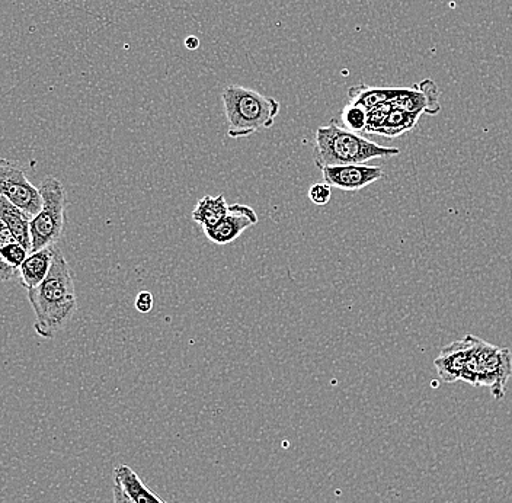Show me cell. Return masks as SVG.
I'll return each instance as SVG.
<instances>
[{
	"label": "cell",
	"instance_id": "1",
	"mask_svg": "<svg viewBox=\"0 0 512 503\" xmlns=\"http://www.w3.org/2000/svg\"><path fill=\"white\" fill-rule=\"evenodd\" d=\"M27 291L35 315L34 331L43 339H53L66 328L78 309L72 269L60 249L54 253L46 280Z\"/></svg>",
	"mask_w": 512,
	"mask_h": 503
},
{
	"label": "cell",
	"instance_id": "21",
	"mask_svg": "<svg viewBox=\"0 0 512 503\" xmlns=\"http://www.w3.org/2000/svg\"><path fill=\"white\" fill-rule=\"evenodd\" d=\"M153 304H155V300H153L152 293H149V291H142V293L137 294L136 301H134V307L142 315L152 312Z\"/></svg>",
	"mask_w": 512,
	"mask_h": 503
},
{
	"label": "cell",
	"instance_id": "15",
	"mask_svg": "<svg viewBox=\"0 0 512 503\" xmlns=\"http://www.w3.org/2000/svg\"><path fill=\"white\" fill-rule=\"evenodd\" d=\"M398 88H371L367 85L352 86L348 91L351 101L361 105L367 111L373 110L377 105L387 104L395 98Z\"/></svg>",
	"mask_w": 512,
	"mask_h": 503
},
{
	"label": "cell",
	"instance_id": "2",
	"mask_svg": "<svg viewBox=\"0 0 512 503\" xmlns=\"http://www.w3.org/2000/svg\"><path fill=\"white\" fill-rule=\"evenodd\" d=\"M399 155V149L371 142L360 134L338 126L335 120L329 126L316 130L313 156L319 169L326 166L364 165L368 160L389 159Z\"/></svg>",
	"mask_w": 512,
	"mask_h": 503
},
{
	"label": "cell",
	"instance_id": "24",
	"mask_svg": "<svg viewBox=\"0 0 512 503\" xmlns=\"http://www.w3.org/2000/svg\"><path fill=\"white\" fill-rule=\"evenodd\" d=\"M15 274L16 269L9 267L8 264H5V262L0 259V283L12 280V278L15 277Z\"/></svg>",
	"mask_w": 512,
	"mask_h": 503
},
{
	"label": "cell",
	"instance_id": "12",
	"mask_svg": "<svg viewBox=\"0 0 512 503\" xmlns=\"http://www.w3.org/2000/svg\"><path fill=\"white\" fill-rule=\"evenodd\" d=\"M0 220L11 230L16 242L21 243V245L31 253V217L28 216L27 213H24L21 208L12 204L11 201L0 197Z\"/></svg>",
	"mask_w": 512,
	"mask_h": 503
},
{
	"label": "cell",
	"instance_id": "20",
	"mask_svg": "<svg viewBox=\"0 0 512 503\" xmlns=\"http://www.w3.org/2000/svg\"><path fill=\"white\" fill-rule=\"evenodd\" d=\"M307 197L312 201L313 204L323 207L331 201L332 198V187L326 184V182H318V184L312 185L307 192Z\"/></svg>",
	"mask_w": 512,
	"mask_h": 503
},
{
	"label": "cell",
	"instance_id": "22",
	"mask_svg": "<svg viewBox=\"0 0 512 503\" xmlns=\"http://www.w3.org/2000/svg\"><path fill=\"white\" fill-rule=\"evenodd\" d=\"M14 242H16V239L14 235H12L11 230L0 220V251H2L5 246L11 245V243Z\"/></svg>",
	"mask_w": 512,
	"mask_h": 503
},
{
	"label": "cell",
	"instance_id": "14",
	"mask_svg": "<svg viewBox=\"0 0 512 503\" xmlns=\"http://www.w3.org/2000/svg\"><path fill=\"white\" fill-rule=\"evenodd\" d=\"M229 213V204L223 194L213 197V195H204L198 201L197 207L192 211V220L200 224L203 229H211L217 226Z\"/></svg>",
	"mask_w": 512,
	"mask_h": 503
},
{
	"label": "cell",
	"instance_id": "5",
	"mask_svg": "<svg viewBox=\"0 0 512 503\" xmlns=\"http://www.w3.org/2000/svg\"><path fill=\"white\" fill-rule=\"evenodd\" d=\"M43 207L30 223L31 252L54 246L62 237L66 191L62 182L54 176H47L40 185Z\"/></svg>",
	"mask_w": 512,
	"mask_h": 503
},
{
	"label": "cell",
	"instance_id": "19",
	"mask_svg": "<svg viewBox=\"0 0 512 503\" xmlns=\"http://www.w3.org/2000/svg\"><path fill=\"white\" fill-rule=\"evenodd\" d=\"M392 111V105L387 104L377 105L373 110L368 111L367 128L364 134H379L380 128L383 127L384 121L389 117Z\"/></svg>",
	"mask_w": 512,
	"mask_h": 503
},
{
	"label": "cell",
	"instance_id": "6",
	"mask_svg": "<svg viewBox=\"0 0 512 503\" xmlns=\"http://www.w3.org/2000/svg\"><path fill=\"white\" fill-rule=\"evenodd\" d=\"M0 197L21 208L31 219L43 207L40 188H35L24 169L8 159H0Z\"/></svg>",
	"mask_w": 512,
	"mask_h": 503
},
{
	"label": "cell",
	"instance_id": "8",
	"mask_svg": "<svg viewBox=\"0 0 512 503\" xmlns=\"http://www.w3.org/2000/svg\"><path fill=\"white\" fill-rule=\"evenodd\" d=\"M323 182L331 185L332 188L341 191L354 192L374 184L384 178L383 169L380 166L364 165H342L326 166L320 169Z\"/></svg>",
	"mask_w": 512,
	"mask_h": 503
},
{
	"label": "cell",
	"instance_id": "23",
	"mask_svg": "<svg viewBox=\"0 0 512 503\" xmlns=\"http://www.w3.org/2000/svg\"><path fill=\"white\" fill-rule=\"evenodd\" d=\"M112 490H114V503H134L128 498L127 493L124 492V489L117 482H114Z\"/></svg>",
	"mask_w": 512,
	"mask_h": 503
},
{
	"label": "cell",
	"instance_id": "13",
	"mask_svg": "<svg viewBox=\"0 0 512 503\" xmlns=\"http://www.w3.org/2000/svg\"><path fill=\"white\" fill-rule=\"evenodd\" d=\"M114 476L115 482L124 489L128 498L134 503H166L156 493L147 488L143 480L140 479L139 474L134 472L131 467L126 466V464L118 466L115 469Z\"/></svg>",
	"mask_w": 512,
	"mask_h": 503
},
{
	"label": "cell",
	"instance_id": "10",
	"mask_svg": "<svg viewBox=\"0 0 512 503\" xmlns=\"http://www.w3.org/2000/svg\"><path fill=\"white\" fill-rule=\"evenodd\" d=\"M475 335L469 333L460 341L451 342L446 348L441 349L440 355L435 358L434 365L438 377L444 383H456L462 381L464 367L469 358Z\"/></svg>",
	"mask_w": 512,
	"mask_h": 503
},
{
	"label": "cell",
	"instance_id": "4",
	"mask_svg": "<svg viewBox=\"0 0 512 503\" xmlns=\"http://www.w3.org/2000/svg\"><path fill=\"white\" fill-rule=\"evenodd\" d=\"M512 376L510 349L488 344L475 336L462 381L476 387H488L496 400L505 396V386Z\"/></svg>",
	"mask_w": 512,
	"mask_h": 503
},
{
	"label": "cell",
	"instance_id": "11",
	"mask_svg": "<svg viewBox=\"0 0 512 503\" xmlns=\"http://www.w3.org/2000/svg\"><path fill=\"white\" fill-rule=\"evenodd\" d=\"M56 249V245L48 246V248L31 252L30 255H28L24 264L18 269L19 278H21V284L24 285V288L31 290V288L38 287V285L46 280L51 265H53Z\"/></svg>",
	"mask_w": 512,
	"mask_h": 503
},
{
	"label": "cell",
	"instance_id": "18",
	"mask_svg": "<svg viewBox=\"0 0 512 503\" xmlns=\"http://www.w3.org/2000/svg\"><path fill=\"white\" fill-rule=\"evenodd\" d=\"M28 255H30L28 249H25L24 246L18 242L11 243V245L5 246V248L0 251V259H2L5 264H8L9 267L16 269V271L21 268L25 259L28 258Z\"/></svg>",
	"mask_w": 512,
	"mask_h": 503
},
{
	"label": "cell",
	"instance_id": "9",
	"mask_svg": "<svg viewBox=\"0 0 512 503\" xmlns=\"http://www.w3.org/2000/svg\"><path fill=\"white\" fill-rule=\"evenodd\" d=\"M259 217L254 208L249 205H229V213L217 226L203 229L204 235L214 245H229L235 242L243 232L258 224Z\"/></svg>",
	"mask_w": 512,
	"mask_h": 503
},
{
	"label": "cell",
	"instance_id": "7",
	"mask_svg": "<svg viewBox=\"0 0 512 503\" xmlns=\"http://www.w3.org/2000/svg\"><path fill=\"white\" fill-rule=\"evenodd\" d=\"M441 91L437 83L431 79L421 80L412 88H398L390 105L396 110L412 112V114L437 115L441 111Z\"/></svg>",
	"mask_w": 512,
	"mask_h": 503
},
{
	"label": "cell",
	"instance_id": "16",
	"mask_svg": "<svg viewBox=\"0 0 512 503\" xmlns=\"http://www.w3.org/2000/svg\"><path fill=\"white\" fill-rule=\"evenodd\" d=\"M419 117H421L419 114L392 108L389 117L384 121L383 127L380 128L379 136L389 137V139L402 136V134L414 130Z\"/></svg>",
	"mask_w": 512,
	"mask_h": 503
},
{
	"label": "cell",
	"instance_id": "3",
	"mask_svg": "<svg viewBox=\"0 0 512 503\" xmlns=\"http://www.w3.org/2000/svg\"><path fill=\"white\" fill-rule=\"evenodd\" d=\"M227 136L242 139L274 126L281 105L271 96L243 86H227L222 94Z\"/></svg>",
	"mask_w": 512,
	"mask_h": 503
},
{
	"label": "cell",
	"instance_id": "25",
	"mask_svg": "<svg viewBox=\"0 0 512 503\" xmlns=\"http://www.w3.org/2000/svg\"><path fill=\"white\" fill-rule=\"evenodd\" d=\"M185 46L190 48V50H195V48L200 46V41H198L197 37H188L187 40H185Z\"/></svg>",
	"mask_w": 512,
	"mask_h": 503
},
{
	"label": "cell",
	"instance_id": "17",
	"mask_svg": "<svg viewBox=\"0 0 512 503\" xmlns=\"http://www.w3.org/2000/svg\"><path fill=\"white\" fill-rule=\"evenodd\" d=\"M341 121L344 128L352 131V133H364L367 128L368 111L361 105L350 102V104L345 105L341 112Z\"/></svg>",
	"mask_w": 512,
	"mask_h": 503
}]
</instances>
